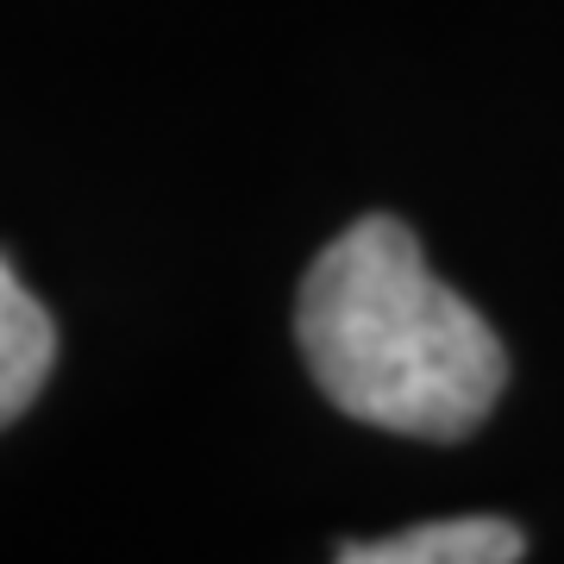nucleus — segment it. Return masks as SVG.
I'll list each match as a JSON object with an SVG mask.
<instances>
[{
	"label": "nucleus",
	"mask_w": 564,
	"mask_h": 564,
	"mask_svg": "<svg viewBox=\"0 0 564 564\" xmlns=\"http://www.w3.org/2000/svg\"><path fill=\"white\" fill-rule=\"evenodd\" d=\"M295 339L326 402L402 440H470L508 389L496 326L426 270L421 239L389 214H364L307 263Z\"/></svg>",
	"instance_id": "f257e3e1"
},
{
	"label": "nucleus",
	"mask_w": 564,
	"mask_h": 564,
	"mask_svg": "<svg viewBox=\"0 0 564 564\" xmlns=\"http://www.w3.org/2000/svg\"><path fill=\"white\" fill-rule=\"evenodd\" d=\"M527 533L502 514H458V521L408 527L395 540H345L333 564H521Z\"/></svg>",
	"instance_id": "f03ea898"
},
{
	"label": "nucleus",
	"mask_w": 564,
	"mask_h": 564,
	"mask_svg": "<svg viewBox=\"0 0 564 564\" xmlns=\"http://www.w3.org/2000/svg\"><path fill=\"white\" fill-rule=\"evenodd\" d=\"M51 364H57V326L39 295L13 276V263L0 258V426H13L39 402Z\"/></svg>",
	"instance_id": "7ed1b4c3"
}]
</instances>
